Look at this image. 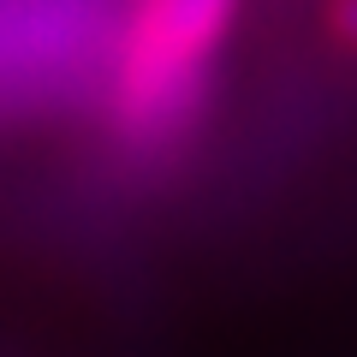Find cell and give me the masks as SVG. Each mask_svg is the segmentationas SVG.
Segmentation results:
<instances>
[{
  "mask_svg": "<svg viewBox=\"0 0 357 357\" xmlns=\"http://www.w3.org/2000/svg\"><path fill=\"white\" fill-rule=\"evenodd\" d=\"M244 0H137L114 72V119L131 137H167L203 102L208 60L220 54Z\"/></svg>",
  "mask_w": 357,
  "mask_h": 357,
  "instance_id": "cell-1",
  "label": "cell"
},
{
  "mask_svg": "<svg viewBox=\"0 0 357 357\" xmlns=\"http://www.w3.org/2000/svg\"><path fill=\"white\" fill-rule=\"evenodd\" d=\"M333 36L357 48V0H333Z\"/></svg>",
  "mask_w": 357,
  "mask_h": 357,
  "instance_id": "cell-2",
  "label": "cell"
}]
</instances>
